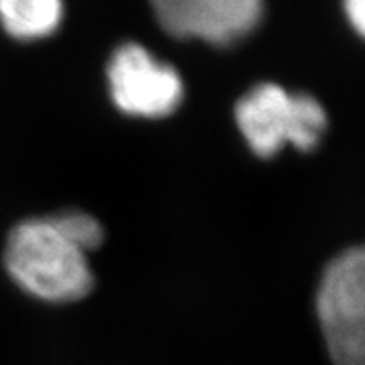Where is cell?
Wrapping results in <instances>:
<instances>
[{"label": "cell", "mask_w": 365, "mask_h": 365, "mask_svg": "<svg viewBox=\"0 0 365 365\" xmlns=\"http://www.w3.org/2000/svg\"><path fill=\"white\" fill-rule=\"evenodd\" d=\"M4 261L19 287L47 302H75L93 287L88 254L48 217L15 226L8 237Z\"/></svg>", "instance_id": "cell-1"}, {"label": "cell", "mask_w": 365, "mask_h": 365, "mask_svg": "<svg viewBox=\"0 0 365 365\" xmlns=\"http://www.w3.org/2000/svg\"><path fill=\"white\" fill-rule=\"evenodd\" d=\"M237 125L257 157L269 159L291 144L312 151L327 130V112L308 93H287L264 82L250 90L235 108Z\"/></svg>", "instance_id": "cell-2"}, {"label": "cell", "mask_w": 365, "mask_h": 365, "mask_svg": "<svg viewBox=\"0 0 365 365\" xmlns=\"http://www.w3.org/2000/svg\"><path fill=\"white\" fill-rule=\"evenodd\" d=\"M317 312L336 365H365V255L354 248L331 261L322 276Z\"/></svg>", "instance_id": "cell-3"}, {"label": "cell", "mask_w": 365, "mask_h": 365, "mask_svg": "<svg viewBox=\"0 0 365 365\" xmlns=\"http://www.w3.org/2000/svg\"><path fill=\"white\" fill-rule=\"evenodd\" d=\"M114 105L136 118H166L181 105L185 88L179 73L138 43L114 51L106 69Z\"/></svg>", "instance_id": "cell-4"}, {"label": "cell", "mask_w": 365, "mask_h": 365, "mask_svg": "<svg viewBox=\"0 0 365 365\" xmlns=\"http://www.w3.org/2000/svg\"><path fill=\"white\" fill-rule=\"evenodd\" d=\"M151 6L173 38L227 47L257 29L264 0H151Z\"/></svg>", "instance_id": "cell-5"}, {"label": "cell", "mask_w": 365, "mask_h": 365, "mask_svg": "<svg viewBox=\"0 0 365 365\" xmlns=\"http://www.w3.org/2000/svg\"><path fill=\"white\" fill-rule=\"evenodd\" d=\"M62 19L63 0H0V26L19 41L53 36Z\"/></svg>", "instance_id": "cell-6"}, {"label": "cell", "mask_w": 365, "mask_h": 365, "mask_svg": "<svg viewBox=\"0 0 365 365\" xmlns=\"http://www.w3.org/2000/svg\"><path fill=\"white\" fill-rule=\"evenodd\" d=\"M63 235L82 252L97 250L103 242V227L93 217L81 211H63L48 217Z\"/></svg>", "instance_id": "cell-7"}, {"label": "cell", "mask_w": 365, "mask_h": 365, "mask_svg": "<svg viewBox=\"0 0 365 365\" xmlns=\"http://www.w3.org/2000/svg\"><path fill=\"white\" fill-rule=\"evenodd\" d=\"M343 10L346 19L354 26L358 34H364L365 30V0H343Z\"/></svg>", "instance_id": "cell-8"}]
</instances>
